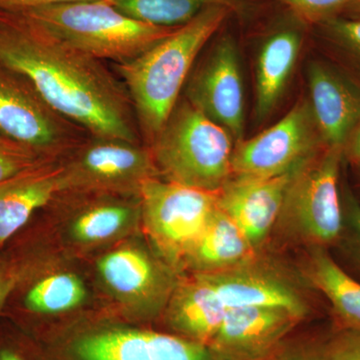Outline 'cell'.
<instances>
[{"label": "cell", "instance_id": "cell-1", "mask_svg": "<svg viewBox=\"0 0 360 360\" xmlns=\"http://www.w3.org/2000/svg\"><path fill=\"white\" fill-rule=\"evenodd\" d=\"M0 63L27 77L49 106L90 136L139 142L134 106L115 73L25 14L0 11Z\"/></svg>", "mask_w": 360, "mask_h": 360}, {"label": "cell", "instance_id": "cell-2", "mask_svg": "<svg viewBox=\"0 0 360 360\" xmlns=\"http://www.w3.org/2000/svg\"><path fill=\"white\" fill-rule=\"evenodd\" d=\"M231 13L229 7H207L136 58L113 65L129 92L139 130L148 144L179 103L180 91L201 49Z\"/></svg>", "mask_w": 360, "mask_h": 360}, {"label": "cell", "instance_id": "cell-3", "mask_svg": "<svg viewBox=\"0 0 360 360\" xmlns=\"http://www.w3.org/2000/svg\"><path fill=\"white\" fill-rule=\"evenodd\" d=\"M232 142L227 130L186 99L148 148L162 179L217 193L231 179Z\"/></svg>", "mask_w": 360, "mask_h": 360}, {"label": "cell", "instance_id": "cell-4", "mask_svg": "<svg viewBox=\"0 0 360 360\" xmlns=\"http://www.w3.org/2000/svg\"><path fill=\"white\" fill-rule=\"evenodd\" d=\"M16 13L25 14L78 51L115 63L136 58L177 28L134 20L110 0L68 2Z\"/></svg>", "mask_w": 360, "mask_h": 360}, {"label": "cell", "instance_id": "cell-5", "mask_svg": "<svg viewBox=\"0 0 360 360\" xmlns=\"http://www.w3.org/2000/svg\"><path fill=\"white\" fill-rule=\"evenodd\" d=\"M217 193L167 181L144 180L139 191L144 231L170 266H184L217 207Z\"/></svg>", "mask_w": 360, "mask_h": 360}, {"label": "cell", "instance_id": "cell-6", "mask_svg": "<svg viewBox=\"0 0 360 360\" xmlns=\"http://www.w3.org/2000/svg\"><path fill=\"white\" fill-rule=\"evenodd\" d=\"M343 149L326 148L296 172L277 224L314 248L335 243L343 229L338 179Z\"/></svg>", "mask_w": 360, "mask_h": 360}, {"label": "cell", "instance_id": "cell-7", "mask_svg": "<svg viewBox=\"0 0 360 360\" xmlns=\"http://www.w3.org/2000/svg\"><path fill=\"white\" fill-rule=\"evenodd\" d=\"M61 193L139 198L141 184L160 176L149 148L139 142L92 137L68 153Z\"/></svg>", "mask_w": 360, "mask_h": 360}, {"label": "cell", "instance_id": "cell-8", "mask_svg": "<svg viewBox=\"0 0 360 360\" xmlns=\"http://www.w3.org/2000/svg\"><path fill=\"white\" fill-rule=\"evenodd\" d=\"M84 132L49 106L27 77L0 63V135L58 160L82 142Z\"/></svg>", "mask_w": 360, "mask_h": 360}, {"label": "cell", "instance_id": "cell-9", "mask_svg": "<svg viewBox=\"0 0 360 360\" xmlns=\"http://www.w3.org/2000/svg\"><path fill=\"white\" fill-rule=\"evenodd\" d=\"M321 146H326L309 101L298 103L269 129L236 144L231 179H269L288 174L319 155Z\"/></svg>", "mask_w": 360, "mask_h": 360}, {"label": "cell", "instance_id": "cell-10", "mask_svg": "<svg viewBox=\"0 0 360 360\" xmlns=\"http://www.w3.org/2000/svg\"><path fill=\"white\" fill-rule=\"evenodd\" d=\"M238 52L231 37H222L187 86V101L231 135L243 141L245 99Z\"/></svg>", "mask_w": 360, "mask_h": 360}, {"label": "cell", "instance_id": "cell-11", "mask_svg": "<svg viewBox=\"0 0 360 360\" xmlns=\"http://www.w3.org/2000/svg\"><path fill=\"white\" fill-rule=\"evenodd\" d=\"M77 360H225L210 345L176 335L113 328L75 341Z\"/></svg>", "mask_w": 360, "mask_h": 360}, {"label": "cell", "instance_id": "cell-12", "mask_svg": "<svg viewBox=\"0 0 360 360\" xmlns=\"http://www.w3.org/2000/svg\"><path fill=\"white\" fill-rule=\"evenodd\" d=\"M300 321L285 309L231 307L208 345L225 360H266Z\"/></svg>", "mask_w": 360, "mask_h": 360}, {"label": "cell", "instance_id": "cell-13", "mask_svg": "<svg viewBox=\"0 0 360 360\" xmlns=\"http://www.w3.org/2000/svg\"><path fill=\"white\" fill-rule=\"evenodd\" d=\"M200 274L219 293L227 309L272 307L303 319L307 305L295 284L258 257L232 269Z\"/></svg>", "mask_w": 360, "mask_h": 360}, {"label": "cell", "instance_id": "cell-14", "mask_svg": "<svg viewBox=\"0 0 360 360\" xmlns=\"http://www.w3.org/2000/svg\"><path fill=\"white\" fill-rule=\"evenodd\" d=\"M300 168L269 179H231L217 193L220 210L236 222L255 250L262 248L277 224Z\"/></svg>", "mask_w": 360, "mask_h": 360}, {"label": "cell", "instance_id": "cell-15", "mask_svg": "<svg viewBox=\"0 0 360 360\" xmlns=\"http://www.w3.org/2000/svg\"><path fill=\"white\" fill-rule=\"evenodd\" d=\"M310 108L326 148L345 150L360 122V87L322 63L309 70Z\"/></svg>", "mask_w": 360, "mask_h": 360}, {"label": "cell", "instance_id": "cell-16", "mask_svg": "<svg viewBox=\"0 0 360 360\" xmlns=\"http://www.w3.org/2000/svg\"><path fill=\"white\" fill-rule=\"evenodd\" d=\"M63 165L46 160L0 182V250L61 193Z\"/></svg>", "mask_w": 360, "mask_h": 360}, {"label": "cell", "instance_id": "cell-17", "mask_svg": "<svg viewBox=\"0 0 360 360\" xmlns=\"http://www.w3.org/2000/svg\"><path fill=\"white\" fill-rule=\"evenodd\" d=\"M227 307L200 274L175 286L167 309L168 326L176 335L210 345L224 321Z\"/></svg>", "mask_w": 360, "mask_h": 360}, {"label": "cell", "instance_id": "cell-18", "mask_svg": "<svg viewBox=\"0 0 360 360\" xmlns=\"http://www.w3.org/2000/svg\"><path fill=\"white\" fill-rule=\"evenodd\" d=\"M257 257V250L217 205L182 269L193 274H212L245 264Z\"/></svg>", "mask_w": 360, "mask_h": 360}, {"label": "cell", "instance_id": "cell-19", "mask_svg": "<svg viewBox=\"0 0 360 360\" xmlns=\"http://www.w3.org/2000/svg\"><path fill=\"white\" fill-rule=\"evenodd\" d=\"M302 45L295 30L285 28L269 37L259 52L257 75V113L265 117L276 105L292 72Z\"/></svg>", "mask_w": 360, "mask_h": 360}, {"label": "cell", "instance_id": "cell-20", "mask_svg": "<svg viewBox=\"0 0 360 360\" xmlns=\"http://www.w3.org/2000/svg\"><path fill=\"white\" fill-rule=\"evenodd\" d=\"M104 283L124 298L155 295L165 286L163 276L141 250L124 248L110 251L97 264Z\"/></svg>", "mask_w": 360, "mask_h": 360}, {"label": "cell", "instance_id": "cell-21", "mask_svg": "<svg viewBox=\"0 0 360 360\" xmlns=\"http://www.w3.org/2000/svg\"><path fill=\"white\" fill-rule=\"evenodd\" d=\"M127 198L96 193L72 220L71 238L82 245H96L120 236L141 215L139 198L135 203Z\"/></svg>", "mask_w": 360, "mask_h": 360}, {"label": "cell", "instance_id": "cell-22", "mask_svg": "<svg viewBox=\"0 0 360 360\" xmlns=\"http://www.w3.org/2000/svg\"><path fill=\"white\" fill-rule=\"evenodd\" d=\"M307 277L326 295L343 329L360 333V283L348 276L323 248H314Z\"/></svg>", "mask_w": 360, "mask_h": 360}, {"label": "cell", "instance_id": "cell-23", "mask_svg": "<svg viewBox=\"0 0 360 360\" xmlns=\"http://www.w3.org/2000/svg\"><path fill=\"white\" fill-rule=\"evenodd\" d=\"M125 15L162 27H179L193 20L207 7H229L232 13H248V0H110Z\"/></svg>", "mask_w": 360, "mask_h": 360}, {"label": "cell", "instance_id": "cell-24", "mask_svg": "<svg viewBox=\"0 0 360 360\" xmlns=\"http://www.w3.org/2000/svg\"><path fill=\"white\" fill-rule=\"evenodd\" d=\"M45 158L32 148L0 135V182L39 165Z\"/></svg>", "mask_w": 360, "mask_h": 360}, {"label": "cell", "instance_id": "cell-25", "mask_svg": "<svg viewBox=\"0 0 360 360\" xmlns=\"http://www.w3.org/2000/svg\"><path fill=\"white\" fill-rule=\"evenodd\" d=\"M298 20L307 23H323L345 11L352 0H279Z\"/></svg>", "mask_w": 360, "mask_h": 360}, {"label": "cell", "instance_id": "cell-26", "mask_svg": "<svg viewBox=\"0 0 360 360\" xmlns=\"http://www.w3.org/2000/svg\"><path fill=\"white\" fill-rule=\"evenodd\" d=\"M321 25L335 44L360 60V18L335 16Z\"/></svg>", "mask_w": 360, "mask_h": 360}, {"label": "cell", "instance_id": "cell-27", "mask_svg": "<svg viewBox=\"0 0 360 360\" xmlns=\"http://www.w3.org/2000/svg\"><path fill=\"white\" fill-rule=\"evenodd\" d=\"M328 360H360L359 331L343 329L326 345Z\"/></svg>", "mask_w": 360, "mask_h": 360}, {"label": "cell", "instance_id": "cell-28", "mask_svg": "<svg viewBox=\"0 0 360 360\" xmlns=\"http://www.w3.org/2000/svg\"><path fill=\"white\" fill-rule=\"evenodd\" d=\"M266 360H328L326 345L311 341L288 340Z\"/></svg>", "mask_w": 360, "mask_h": 360}, {"label": "cell", "instance_id": "cell-29", "mask_svg": "<svg viewBox=\"0 0 360 360\" xmlns=\"http://www.w3.org/2000/svg\"><path fill=\"white\" fill-rule=\"evenodd\" d=\"M0 360H35L32 345L15 331L0 329Z\"/></svg>", "mask_w": 360, "mask_h": 360}, {"label": "cell", "instance_id": "cell-30", "mask_svg": "<svg viewBox=\"0 0 360 360\" xmlns=\"http://www.w3.org/2000/svg\"><path fill=\"white\" fill-rule=\"evenodd\" d=\"M16 274L13 258L6 248L0 250V316L15 284Z\"/></svg>", "mask_w": 360, "mask_h": 360}, {"label": "cell", "instance_id": "cell-31", "mask_svg": "<svg viewBox=\"0 0 360 360\" xmlns=\"http://www.w3.org/2000/svg\"><path fill=\"white\" fill-rule=\"evenodd\" d=\"M89 1V0H0V11H22L37 7L68 4V2Z\"/></svg>", "mask_w": 360, "mask_h": 360}, {"label": "cell", "instance_id": "cell-32", "mask_svg": "<svg viewBox=\"0 0 360 360\" xmlns=\"http://www.w3.org/2000/svg\"><path fill=\"white\" fill-rule=\"evenodd\" d=\"M347 215L356 245L360 250V205L354 196L348 195L347 198Z\"/></svg>", "mask_w": 360, "mask_h": 360}, {"label": "cell", "instance_id": "cell-33", "mask_svg": "<svg viewBox=\"0 0 360 360\" xmlns=\"http://www.w3.org/2000/svg\"><path fill=\"white\" fill-rule=\"evenodd\" d=\"M347 146H348V150H349L352 158L360 162V122L359 125L355 127L352 136L348 139Z\"/></svg>", "mask_w": 360, "mask_h": 360}, {"label": "cell", "instance_id": "cell-34", "mask_svg": "<svg viewBox=\"0 0 360 360\" xmlns=\"http://www.w3.org/2000/svg\"><path fill=\"white\" fill-rule=\"evenodd\" d=\"M345 11L354 15V18H360V0H352Z\"/></svg>", "mask_w": 360, "mask_h": 360}]
</instances>
